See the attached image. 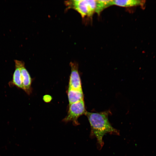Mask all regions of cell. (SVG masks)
Instances as JSON below:
<instances>
[{
    "label": "cell",
    "instance_id": "9",
    "mask_svg": "<svg viewBox=\"0 0 156 156\" xmlns=\"http://www.w3.org/2000/svg\"><path fill=\"white\" fill-rule=\"evenodd\" d=\"M112 0H96L95 12L99 15L101 12L106 8L112 5Z\"/></svg>",
    "mask_w": 156,
    "mask_h": 156
},
{
    "label": "cell",
    "instance_id": "6",
    "mask_svg": "<svg viewBox=\"0 0 156 156\" xmlns=\"http://www.w3.org/2000/svg\"><path fill=\"white\" fill-rule=\"evenodd\" d=\"M20 60H14L15 70L13 74L12 80L9 83L10 87L15 86L17 88L23 90V87L21 79L20 68Z\"/></svg>",
    "mask_w": 156,
    "mask_h": 156
},
{
    "label": "cell",
    "instance_id": "3",
    "mask_svg": "<svg viewBox=\"0 0 156 156\" xmlns=\"http://www.w3.org/2000/svg\"><path fill=\"white\" fill-rule=\"evenodd\" d=\"M86 110L83 100L79 102L70 104L67 115L62 120L65 122H72L74 125H78V118L81 116L85 115Z\"/></svg>",
    "mask_w": 156,
    "mask_h": 156
},
{
    "label": "cell",
    "instance_id": "8",
    "mask_svg": "<svg viewBox=\"0 0 156 156\" xmlns=\"http://www.w3.org/2000/svg\"><path fill=\"white\" fill-rule=\"evenodd\" d=\"M67 94L69 104L83 100V95L82 89H75L69 88Z\"/></svg>",
    "mask_w": 156,
    "mask_h": 156
},
{
    "label": "cell",
    "instance_id": "10",
    "mask_svg": "<svg viewBox=\"0 0 156 156\" xmlns=\"http://www.w3.org/2000/svg\"><path fill=\"white\" fill-rule=\"evenodd\" d=\"M52 99L51 96L49 95H45L43 97V99L45 102L48 103L51 101Z\"/></svg>",
    "mask_w": 156,
    "mask_h": 156
},
{
    "label": "cell",
    "instance_id": "2",
    "mask_svg": "<svg viewBox=\"0 0 156 156\" xmlns=\"http://www.w3.org/2000/svg\"><path fill=\"white\" fill-rule=\"evenodd\" d=\"M66 10L73 9L79 13L83 18H91L95 12L96 0H72L65 1Z\"/></svg>",
    "mask_w": 156,
    "mask_h": 156
},
{
    "label": "cell",
    "instance_id": "7",
    "mask_svg": "<svg viewBox=\"0 0 156 156\" xmlns=\"http://www.w3.org/2000/svg\"><path fill=\"white\" fill-rule=\"evenodd\" d=\"M145 1L139 0H112V5H115L123 7H130L140 6L144 7Z\"/></svg>",
    "mask_w": 156,
    "mask_h": 156
},
{
    "label": "cell",
    "instance_id": "5",
    "mask_svg": "<svg viewBox=\"0 0 156 156\" xmlns=\"http://www.w3.org/2000/svg\"><path fill=\"white\" fill-rule=\"evenodd\" d=\"M20 68L23 90L27 94L30 95L32 90L31 78L25 66L24 62L22 61H20Z\"/></svg>",
    "mask_w": 156,
    "mask_h": 156
},
{
    "label": "cell",
    "instance_id": "1",
    "mask_svg": "<svg viewBox=\"0 0 156 156\" xmlns=\"http://www.w3.org/2000/svg\"><path fill=\"white\" fill-rule=\"evenodd\" d=\"M109 113L108 111L100 113L86 112L85 114L90 124L91 136L96 138L100 148L103 145V139L105 134H119L118 131L113 127L109 122L108 119Z\"/></svg>",
    "mask_w": 156,
    "mask_h": 156
},
{
    "label": "cell",
    "instance_id": "4",
    "mask_svg": "<svg viewBox=\"0 0 156 156\" xmlns=\"http://www.w3.org/2000/svg\"><path fill=\"white\" fill-rule=\"evenodd\" d=\"M71 73L70 77L69 88L75 89H82L81 80L78 72V64L70 62Z\"/></svg>",
    "mask_w": 156,
    "mask_h": 156
}]
</instances>
